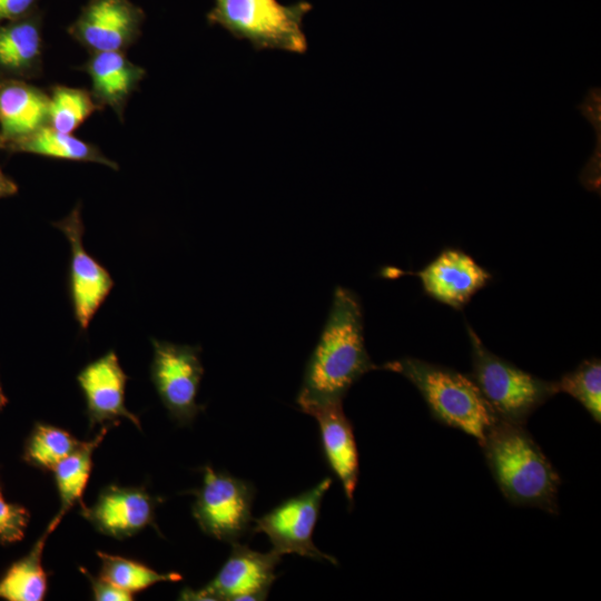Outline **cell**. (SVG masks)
I'll use <instances>...</instances> for the list:
<instances>
[{"mask_svg":"<svg viewBox=\"0 0 601 601\" xmlns=\"http://www.w3.org/2000/svg\"><path fill=\"white\" fill-rule=\"evenodd\" d=\"M378 370L365 347L358 296L337 286L319 339L304 370L296 397L300 411L328 402H343L351 386Z\"/></svg>","mask_w":601,"mask_h":601,"instance_id":"obj_1","label":"cell"},{"mask_svg":"<svg viewBox=\"0 0 601 601\" xmlns=\"http://www.w3.org/2000/svg\"><path fill=\"white\" fill-rule=\"evenodd\" d=\"M480 446L509 502L558 514L561 477L524 424L497 418Z\"/></svg>","mask_w":601,"mask_h":601,"instance_id":"obj_2","label":"cell"},{"mask_svg":"<svg viewBox=\"0 0 601 601\" xmlns=\"http://www.w3.org/2000/svg\"><path fill=\"white\" fill-rule=\"evenodd\" d=\"M378 370L398 373L421 393L432 416L481 445L497 416L470 375L414 357L387 362Z\"/></svg>","mask_w":601,"mask_h":601,"instance_id":"obj_3","label":"cell"},{"mask_svg":"<svg viewBox=\"0 0 601 601\" xmlns=\"http://www.w3.org/2000/svg\"><path fill=\"white\" fill-rule=\"evenodd\" d=\"M471 345L472 373L497 418L526 423L530 415L559 393L556 382L539 378L489 351L466 323Z\"/></svg>","mask_w":601,"mask_h":601,"instance_id":"obj_4","label":"cell"},{"mask_svg":"<svg viewBox=\"0 0 601 601\" xmlns=\"http://www.w3.org/2000/svg\"><path fill=\"white\" fill-rule=\"evenodd\" d=\"M208 12L211 24H218L256 49H278L295 53L306 51L303 18L308 2L285 6L277 0H214Z\"/></svg>","mask_w":601,"mask_h":601,"instance_id":"obj_5","label":"cell"},{"mask_svg":"<svg viewBox=\"0 0 601 601\" xmlns=\"http://www.w3.org/2000/svg\"><path fill=\"white\" fill-rule=\"evenodd\" d=\"M191 493L195 495L193 515L207 535L234 543L250 529L255 496L250 482L206 465L201 486Z\"/></svg>","mask_w":601,"mask_h":601,"instance_id":"obj_6","label":"cell"},{"mask_svg":"<svg viewBox=\"0 0 601 601\" xmlns=\"http://www.w3.org/2000/svg\"><path fill=\"white\" fill-rule=\"evenodd\" d=\"M154 356L150 378L170 417L190 424L204 406L197 403L204 374L200 346L151 338Z\"/></svg>","mask_w":601,"mask_h":601,"instance_id":"obj_7","label":"cell"},{"mask_svg":"<svg viewBox=\"0 0 601 601\" xmlns=\"http://www.w3.org/2000/svg\"><path fill=\"white\" fill-rule=\"evenodd\" d=\"M332 484L331 477L323 479L314 487L289 497L258 519H253V532L264 533L273 551L295 553L317 561L336 563L313 542V531L319 516L321 504Z\"/></svg>","mask_w":601,"mask_h":601,"instance_id":"obj_8","label":"cell"},{"mask_svg":"<svg viewBox=\"0 0 601 601\" xmlns=\"http://www.w3.org/2000/svg\"><path fill=\"white\" fill-rule=\"evenodd\" d=\"M282 555L273 550L263 553L238 542L215 578L199 590L185 589L181 600H264L276 579L275 568Z\"/></svg>","mask_w":601,"mask_h":601,"instance_id":"obj_9","label":"cell"},{"mask_svg":"<svg viewBox=\"0 0 601 601\" xmlns=\"http://www.w3.org/2000/svg\"><path fill=\"white\" fill-rule=\"evenodd\" d=\"M70 244L69 295L75 319L86 331L114 287L110 273L85 248V226L78 204L68 216L52 223Z\"/></svg>","mask_w":601,"mask_h":601,"instance_id":"obj_10","label":"cell"},{"mask_svg":"<svg viewBox=\"0 0 601 601\" xmlns=\"http://www.w3.org/2000/svg\"><path fill=\"white\" fill-rule=\"evenodd\" d=\"M144 10L130 0H89L68 33L90 52H125L139 38Z\"/></svg>","mask_w":601,"mask_h":601,"instance_id":"obj_11","label":"cell"},{"mask_svg":"<svg viewBox=\"0 0 601 601\" xmlns=\"http://www.w3.org/2000/svg\"><path fill=\"white\" fill-rule=\"evenodd\" d=\"M423 290L431 298L454 309H462L492 279V275L471 255L459 248H444L416 273Z\"/></svg>","mask_w":601,"mask_h":601,"instance_id":"obj_12","label":"cell"},{"mask_svg":"<svg viewBox=\"0 0 601 601\" xmlns=\"http://www.w3.org/2000/svg\"><path fill=\"white\" fill-rule=\"evenodd\" d=\"M90 426L118 424L121 418L140 428L139 418L125 404L128 376L114 351L87 364L77 376Z\"/></svg>","mask_w":601,"mask_h":601,"instance_id":"obj_13","label":"cell"},{"mask_svg":"<svg viewBox=\"0 0 601 601\" xmlns=\"http://www.w3.org/2000/svg\"><path fill=\"white\" fill-rule=\"evenodd\" d=\"M157 502L142 487L109 485L92 506L82 505L81 515L99 532L125 539L154 523Z\"/></svg>","mask_w":601,"mask_h":601,"instance_id":"obj_14","label":"cell"},{"mask_svg":"<svg viewBox=\"0 0 601 601\" xmlns=\"http://www.w3.org/2000/svg\"><path fill=\"white\" fill-rule=\"evenodd\" d=\"M303 412L317 421L325 459L341 481L346 499L353 503L359 473L358 452L342 402L311 405Z\"/></svg>","mask_w":601,"mask_h":601,"instance_id":"obj_15","label":"cell"},{"mask_svg":"<svg viewBox=\"0 0 601 601\" xmlns=\"http://www.w3.org/2000/svg\"><path fill=\"white\" fill-rule=\"evenodd\" d=\"M42 56L40 10L0 24V79L28 81L41 77Z\"/></svg>","mask_w":601,"mask_h":601,"instance_id":"obj_16","label":"cell"},{"mask_svg":"<svg viewBox=\"0 0 601 601\" xmlns=\"http://www.w3.org/2000/svg\"><path fill=\"white\" fill-rule=\"evenodd\" d=\"M49 95L19 79H0V149L49 126Z\"/></svg>","mask_w":601,"mask_h":601,"instance_id":"obj_17","label":"cell"},{"mask_svg":"<svg viewBox=\"0 0 601 601\" xmlns=\"http://www.w3.org/2000/svg\"><path fill=\"white\" fill-rule=\"evenodd\" d=\"M79 69L90 77V92L97 104L102 109L110 107L122 120L130 96L145 78V69L131 62L121 51L90 52L89 59Z\"/></svg>","mask_w":601,"mask_h":601,"instance_id":"obj_18","label":"cell"},{"mask_svg":"<svg viewBox=\"0 0 601 601\" xmlns=\"http://www.w3.org/2000/svg\"><path fill=\"white\" fill-rule=\"evenodd\" d=\"M1 149L9 154L28 152L56 159L97 162L119 169L118 164L105 156L98 146L51 126H45L26 137L10 141Z\"/></svg>","mask_w":601,"mask_h":601,"instance_id":"obj_19","label":"cell"},{"mask_svg":"<svg viewBox=\"0 0 601 601\" xmlns=\"http://www.w3.org/2000/svg\"><path fill=\"white\" fill-rule=\"evenodd\" d=\"M111 425H102L96 436L82 442L52 470L57 485L60 510L52 519L59 525L65 514L78 502H81L91 467L92 455L106 436Z\"/></svg>","mask_w":601,"mask_h":601,"instance_id":"obj_20","label":"cell"},{"mask_svg":"<svg viewBox=\"0 0 601 601\" xmlns=\"http://www.w3.org/2000/svg\"><path fill=\"white\" fill-rule=\"evenodd\" d=\"M56 530L50 522L31 550L14 562L0 580V599L8 601H41L47 591V574L41 556L47 538Z\"/></svg>","mask_w":601,"mask_h":601,"instance_id":"obj_21","label":"cell"},{"mask_svg":"<svg viewBox=\"0 0 601 601\" xmlns=\"http://www.w3.org/2000/svg\"><path fill=\"white\" fill-rule=\"evenodd\" d=\"M48 95L49 126L61 132L72 134L93 112L102 109L91 92L83 88L53 85Z\"/></svg>","mask_w":601,"mask_h":601,"instance_id":"obj_22","label":"cell"},{"mask_svg":"<svg viewBox=\"0 0 601 601\" xmlns=\"http://www.w3.org/2000/svg\"><path fill=\"white\" fill-rule=\"evenodd\" d=\"M97 555L101 562L100 577L132 594L159 582H175L181 580L179 573H159L131 559L108 554L101 551H98Z\"/></svg>","mask_w":601,"mask_h":601,"instance_id":"obj_23","label":"cell"},{"mask_svg":"<svg viewBox=\"0 0 601 601\" xmlns=\"http://www.w3.org/2000/svg\"><path fill=\"white\" fill-rule=\"evenodd\" d=\"M80 443L66 430L38 423L27 442L24 459L36 467L52 471Z\"/></svg>","mask_w":601,"mask_h":601,"instance_id":"obj_24","label":"cell"},{"mask_svg":"<svg viewBox=\"0 0 601 601\" xmlns=\"http://www.w3.org/2000/svg\"><path fill=\"white\" fill-rule=\"evenodd\" d=\"M559 392L575 398L597 422H601V362L592 357L581 362L556 382Z\"/></svg>","mask_w":601,"mask_h":601,"instance_id":"obj_25","label":"cell"},{"mask_svg":"<svg viewBox=\"0 0 601 601\" xmlns=\"http://www.w3.org/2000/svg\"><path fill=\"white\" fill-rule=\"evenodd\" d=\"M29 512L21 505L8 503L0 491V541H20L29 522Z\"/></svg>","mask_w":601,"mask_h":601,"instance_id":"obj_26","label":"cell"},{"mask_svg":"<svg viewBox=\"0 0 601 601\" xmlns=\"http://www.w3.org/2000/svg\"><path fill=\"white\" fill-rule=\"evenodd\" d=\"M82 572L88 577L91 589L93 592V598L97 601H130L132 600V593L127 592L119 587L115 585L110 581L106 580L102 577L93 578L91 577L86 569H81Z\"/></svg>","mask_w":601,"mask_h":601,"instance_id":"obj_27","label":"cell"},{"mask_svg":"<svg viewBox=\"0 0 601 601\" xmlns=\"http://www.w3.org/2000/svg\"><path fill=\"white\" fill-rule=\"evenodd\" d=\"M39 0H0V24L24 18L38 8Z\"/></svg>","mask_w":601,"mask_h":601,"instance_id":"obj_28","label":"cell"},{"mask_svg":"<svg viewBox=\"0 0 601 601\" xmlns=\"http://www.w3.org/2000/svg\"><path fill=\"white\" fill-rule=\"evenodd\" d=\"M18 193V185L8 177L0 167V198L13 196Z\"/></svg>","mask_w":601,"mask_h":601,"instance_id":"obj_29","label":"cell"},{"mask_svg":"<svg viewBox=\"0 0 601 601\" xmlns=\"http://www.w3.org/2000/svg\"><path fill=\"white\" fill-rule=\"evenodd\" d=\"M7 403V397L2 391L1 384H0V411L3 408V406Z\"/></svg>","mask_w":601,"mask_h":601,"instance_id":"obj_30","label":"cell"}]
</instances>
